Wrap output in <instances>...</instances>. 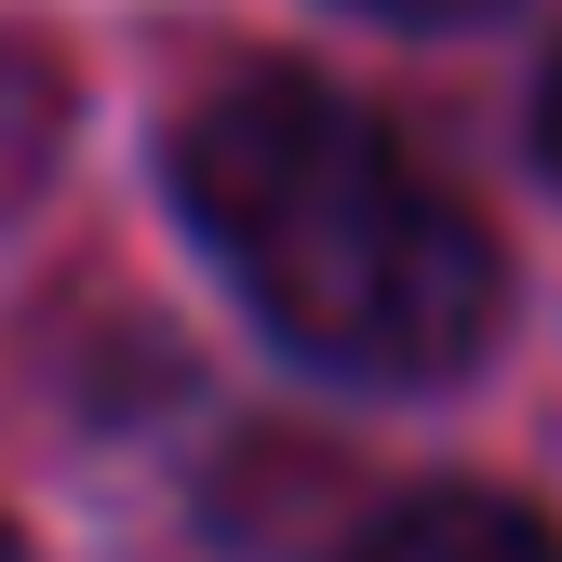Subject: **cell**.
Here are the masks:
<instances>
[{
    "instance_id": "1",
    "label": "cell",
    "mask_w": 562,
    "mask_h": 562,
    "mask_svg": "<svg viewBox=\"0 0 562 562\" xmlns=\"http://www.w3.org/2000/svg\"><path fill=\"white\" fill-rule=\"evenodd\" d=\"M175 175L228 281L308 362L429 389L496 335V241L335 81H295V67L215 81L175 134Z\"/></svg>"
},
{
    "instance_id": "4",
    "label": "cell",
    "mask_w": 562,
    "mask_h": 562,
    "mask_svg": "<svg viewBox=\"0 0 562 562\" xmlns=\"http://www.w3.org/2000/svg\"><path fill=\"white\" fill-rule=\"evenodd\" d=\"M375 14H482V0H375Z\"/></svg>"
},
{
    "instance_id": "5",
    "label": "cell",
    "mask_w": 562,
    "mask_h": 562,
    "mask_svg": "<svg viewBox=\"0 0 562 562\" xmlns=\"http://www.w3.org/2000/svg\"><path fill=\"white\" fill-rule=\"evenodd\" d=\"M0 562H14V536H0Z\"/></svg>"
},
{
    "instance_id": "3",
    "label": "cell",
    "mask_w": 562,
    "mask_h": 562,
    "mask_svg": "<svg viewBox=\"0 0 562 562\" xmlns=\"http://www.w3.org/2000/svg\"><path fill=\"white\" fill-rule=\"evenodd\" d=\"M536 148H549V175H562V54H549V94H536Z\"/></svg>"
},
{
    "instance_id": "2",
    "label": "cell",
    "mask_w": 562,
    "mask_h": 562,
    "mask_svg": "<svg viewBox=\"0 0 562 562\" xmlns=\"http://www.w3.org/2000/svg\"><path fill=\"white\" fill-rule=\"evenodd\" d=\"M348 562H562L549 549V522L536 509H509V496H469V482H442V496H402Z\"/></svg>"
}]
</instances>
